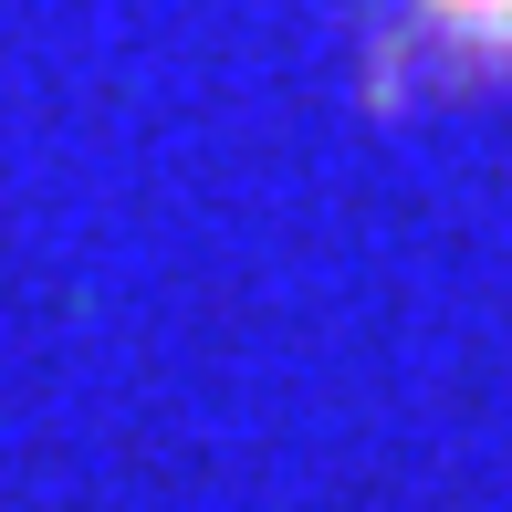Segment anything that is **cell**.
<instances>
[{"label": "cell", "mask_w": 512, "mask_h": 512, "mask_svg": "<svg viewBox=\"0 0 512 512\" xmlns=\"http://www.w3.org/2000/svg\"><path fill=\"white\" fill-rule=\"evenodd\" d=\"M439 11H460V21H512V0H439Z\"/></svg>", "instance_id": "obj_1"}]
</instances>
